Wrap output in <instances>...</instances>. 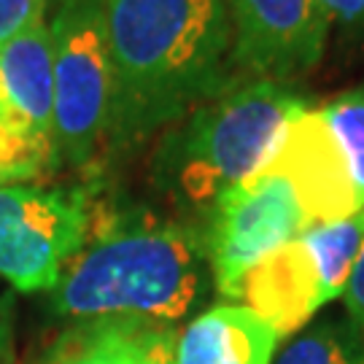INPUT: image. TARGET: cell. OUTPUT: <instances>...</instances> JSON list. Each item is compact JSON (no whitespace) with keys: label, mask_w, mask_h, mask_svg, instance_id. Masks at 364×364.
I'll return each mask as SVG.
<instances>
[{"label":"cell","mask_w":364,"mask_h":364,"mask_svg":"<svg viewBox=\"0 0 364 364\" xmlns=\"http://www.w3.org/2000/svg\"><path fill=\"white\" fill-rule=\"evenodd\" d=\"M114 70L108 141L170 127L230 87L227 0H103Z\"/></svg>","instance_id":"obj_1"},{"label":"cell","mask_w":364,"mask_h":364,"mask_svg":"<svg viewBox=\"0 0 364 364\" xmlns=\"http://www.w3.org/2000/svg\"><path fill=\"white\" fill-rule=\"evenodd\" d=\"M0 183H3V181H0Z\"/></svg>","instance_id":"obj_21"},{"label":"cell","mask_w":364,"mask_h":364,"mask_svg":"<svg viewBox=\"0 0 364 364\" xmlns=\"http://www.w3.org/2000/svg\"><path fill=\"white\" fill-rule=\"evenodd\" d=\"M264 173L284 176L311 224H332L364 208L356 195L343 146L321 111L305 108L289 122Z\"/></svg>","instance_id":"obj_8"},{"label":"cell","mask_w":364,"mask_h":364,"mask_svg":"<svg viewBox=\"0 0 364 364\" xmlns=\"http://www.w3.org/2000/svg\"><path fill=\"white\" fill-rule=\"evenodd\" d=\"M159 324L95 318L68 329L41 364H141Z\"/></svg>","instance_id":"obj_12"},{"label":"cell","mask_w":364,"mask_h":364,"mask_svg":"<svg viewBox=\"0 0 364 364\" xmlns=\"http://www.w3.org/2000/svg\"><path fill=\"white\" fill-rule=\"evenodd\" d=\"M57 162L87 165L108 138L114 70L103 0H57L49 22Z\"/></svg>","instance_id":"obj_4"},{"label":"cell","mask_w":364,"mask_h":364,"mask_svg":"<svg viewBox=\"0 0 364 364\" xmlns=\"http://www.w3.org/2000/svg\"><path fill=\"white\" fill-rule=\"evenodd\" d=\"M0 124H6V103H3V90H0ZM11 130V127H9Z\"/></svg>","instance_id":"obj_20"},{"label":"cell","mask_w":364,"mask_h":364,"mask_svg":"<svg viewBox=\"0 0 364 364\" xmlns=\"http://www.w3.org/2000/svg\"><path fill=\"white\" fill-rule=\"evenodd\" d=\"M230 63L248 78L291 84L321 63L332 19L318 0H227Z\"/></svg>","instance_id":"obj_7"},{"label":"cell","mask_w":364,"mask_h":364,"mask_svg":"<svg viewBox=\"0 0 364 364\" xmlns=\"http://www.w3.org/2000/svg\"><path fill=\"white\" fill-rule=\"evenodd\" d=\"M318 111L324 114L326 124L332 127L338 144L346 151L356 195L364 205V81L356 84L353 90L332 97Z\"/></svg>","instance_id":"obj_14"},{"label":"cell","mask_w":364,"mask_h":364,"mask_svg":"<svg viewBox=\"0 0 364 364\" xmlns=\"http://www.w3.org/2000/svg\"><path fill=\"white\" fill-rule=\"evenodd\" d=\"M275 364H364V332L351 321L316 324L291 340Z\"/></svg>","instance_id":"obj_13"},{"label":"cell","mask_w":364,"mask_h":364,"mask_svg":"<svg viewBox=\"0 0 364 364\" xmlns=\"http://www.w3.org/2000/svg\"><path fill=\"white\" fill-rule=\"evenodd\" d=\"M343 299H346L348 321H351L359 332H364V246H362V251H359L356 262H353L351 278H348V284H346Z\"/></svg>","instance_id":"obj_16"},{"label":"cell","mask_w":364,"mask_h":364,"mask_svg":"<svg viewBox=\"0 0 364 364\" xmlns=\"http://www.w3.org/2000/svg\"><path fill=\"white\" fill-rule=\"evenodd\" d=\"M318 3L329 14V19L338 22L346 33L364 36V0H318Z\"/></svg>","instance_id":"obj_17"},{"label":"cell","mask_w":364,"mask_h":364,"mask_svg":"<svg viewBox=\"0 0 364 364\" xmlns=\"http://www.w3.org/2000/svg\"><path fill=\"white\" fill-rule=\"evenodd\" d=\"M0 364H14V316L6 297H0Z\"/></svg>","instance_id":"obj_19"},{"label":"cell","mask_w":364,"mask_h":364,"mask_svg":"<svg viewBox=\"0 0 364 364\" xmlns=\"http://www.w3.org/2000/svg\"><path fill=\"white\" fill-rule=\"evenodd\" d=\"M173 356H176V329L159 326L154 340L146 348L141 364H173Z\"/></svg>","instance_id":"obj_18"},{"label":"cell","mask_w":364,"mask_h":364,"mask_svg":"<svg viewBox=\"0 0 364 364\" xmlns=\"http://www.w3.org/2000/svg\"><path fill=\"white\" fill-rule=\"evenodd\" d=\"M311 227V219L284 176L259 170L227 189L208 208L205 227L200 230L221 297L237 299L240 284L254 264L275 248L297 240Z\"/></svg>","instance_id":"obj_6"},{"label":"cell","mask_w":364,"mask_h":364,"mask_svg":"<svg viewBox=\"0 0 364 364\" xmlns=\"http://www.w3.org/2000/svg\"><path fill=\"white\" fill-rule=\"evenodd\" d=\"M49 0H0V43L14 38L33 22L46 19Z\"/></svg>","instance_id":"obj_15"},{"label":"cell","mask_w":364,"mask_h":364,"mask_svg":"<svg viewBox=\"0 0 364 364\" xmlns=\"http://www.w3.org/2000/svg\"><path fill=\"white\" fill-rule=\"evenodd\" d=\"M205 270L197 230L138 219L87 240L52 289V305L78 321L132 318L173 326L203 297Z\"/></svg>","instance_id":"obj_2"},{"label":"cell","mask_w":364,"mask_h":364,"mask_svg":"<svg viewBox=\"0 0 364 364\" xmlns=\"http://www.w3.org/2000/svg\"><path fill=\"white\" fill-rule=\"evenodd\" d=\"M237 299L273 326L278 338H287L311 321L313 313L329 302V294L318 259L299 235L248 270Z\"/></svg>","instance_id":"obj_10"},{"label":"cell","mask_w":364,"mask_h":364,"mask_svg":"<svg viewBox=\"0 0 364 364\" xmlns=\"http://www.w3.org/2000/svg\"><path fill=\"white\" fill-rule=\"evenodd\" d=\"M81 186L0 183V278L19 291H52L90 237Z\"/></svg>","instance_id":"obj_5"},{"label":"cell","mask_w":364,"mask_h":364,"mask_svg":"<svg viewBox=\"0 0 364 364\" xmlns=\"http://www.w3.org/2000/svg\"><path fill=\"white\" fill-rule=\"evenodd\" d=\"M0 90L6 127L54 151V65L49 22L41 19L0 43Z\"/></svg>","instance_id":"obj_9"},{"label":"cell","mask_w":364,"mask_h":364,"mask_svg":"<svg viewBox=\"0 0 364 364\" xmlns=\"http://www.w3.org/2000/svg\"><path fill=\"white\" fill-rule=\"evenodd\" d=\"M305 108L308 97L291 84H230L176 122L156 151V173L183 203L208 210L264 168L284 127Z\"/></svg>","instance_id":"obj_3"},{"label":"cell","mask_w":364,"mask_h":364,"mask_svg":"<svg viewBox=\"0 0 364 364\" xmlns=\"http://www.w3.org/2000/svg\"><path fill=\"white\" fill-rule=\"evenodd\" d=\"M278 332L246 305H219L176 338L173 364H270Z\"/></svg>","instance_id":"obj_11"}]
</instances>
